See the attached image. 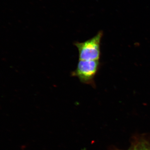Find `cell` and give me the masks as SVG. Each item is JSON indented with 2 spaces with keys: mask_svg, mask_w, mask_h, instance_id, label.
<instances>
[{
  "mask_svg": "<svg viewBox=\"0 0 150 150\" xmlns=\"http://www.w3.org/2000/svg\"><path fill=\"white\" fill-rule=\"evenodd\" d=\"M102 31L95 36L83 42H75L74 45L79 51V60L98 61L100 55V44Z\"/></svg>",
  "mask_w": 150,
  "mask_h": 150,
  "instance_id": "1",
  "label": "cell"
},
{
  "mask_svg": "<svg viewBox=\"0 0 150 150\" xmlns=\"http://www.w3.org/2000/svg\"><path fill=\"white\" fill-rule=\"evenodd\" d=\"M99 67L98 61L79 60L76 69L71 74L72 76L77 77L82 83L93 86L94 78Z\"/></svg>",
  "mask_w": 150,
  "mask_h": 150,
  "instance_id": "2",
  "label": "cell"
},
{
  "mask_svg": "<svg viewBox=\"0 0 150 150\" xmlns=\"http://www.w3.org/2000/svg\"><path fill=\"white\" fill-rule=\"evenodd\" d=\"M128 150H150V144L146 142H140Z\"/></svg>",
  "mask_w": 150,
  "mask_h": 150,
  "instance_id": "3",
  "label": "cell"
}]
</instances>
